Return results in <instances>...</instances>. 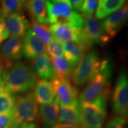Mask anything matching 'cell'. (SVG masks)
<instances>
[{"label":"cell","mask_w":128,"mask_h":128,"mask_svg":"<svg viewBox=\"0 0 128 128\" xmlns=\"http://www.w3.org/2000/svg\"><path fill=\"white\" fill-rule=\"evenodd\" d=\"M1 79L2 86L12 95L30 92L34 89L38 81L33 68L23 62L3 69Z\"/></svg>","instance_id":"cell-1"},{"label":"cell","mask_w":128,"mask_h":128,"mask_svg":"<svg viewBox=\"0 0 128 128\" xmlns=\"http://www.w3.org/2000/svg\"><path fill=\"white\" fill-rule=\"evenodd\" d=\"M112 74L111 62L108 60H104L99 72L90 81L87 87L79 95L78 103H95L106 108L107 102L111 94L110 79Z\"/></svg>","instance_id":"cell-2"},{"label":"cell","mask_w":128,"mask_h":128,"mask_svg":"<svg viewBox=\"0 0 128 128\" xmlns=\"http://www.w3.org/2000/svg\"><path fill=\"white\" fill-rule=\"evenodd\" d=\"M38 103L33 91L22 94L15 98L12 109L10 128H18L24 124L32 123L38 119Z\"/></svg>","instance_id":"cell-3"},{"label":"cell","mask_w":128,"mask_h":128,"mask_svg":"<svg viewBox=\"0 0 128 128\" xmlns=\"http://www.w3.org/2000/svg\"><path fill=\"white\" fill-rule=\"evenodd\" d=\"M46 8L49 23L60 24L76 28H81L84 25V18L74 10L71 3H53L46 1Z\"/></svg>","instance_id":"cell-4"},{"label":"cell","mask_w":128,"mask_h":128,"mask_svg":"<svg viewBox=\"0 0 128 128\" xmlns=\"http://www.w3.org/2000/svg\"><path fill=\"white\" fill-rule=\"evenodd\" d=\"M104 61L97 51L90 50L74 70L71 77L72 82L80 87L88 84L100 71Z\"/></svg>","instance_id":"cell-5"},{"label":"cell","mask_w":128,"mask_h":128,"mask_svg":"<svg viewBox=\"0 0 128 128\" xmlns=\"http://www.w3.org/2000/svg\"><path fill=\"white\" fill-rule=\"evenodd\" d=\"M81 128H103L106 118V108L87 102L78 103Z\"/></svg>","instance_id":"cell-6"},{"label":"cell","mask_w":128,"mask_h":128,"mask_svg":"<svg viewBox=\"0 0 128 128\" xmlns=\"http://www.w3.org/2000/svg\"><path fill=\"white\" fill-rule=\"evenodd\" d=\"M112 108L117 116L127 119L128 111V80L124 71L119 73L112 93Z\"/></svg>","instance_id":"cell-7"},{"label":"cell","mask_w":128,"mask_h":128,"mask_svg":"<svg viewBox=\"0 0 128 128\" xmlns=\"http://www.w3.org/2000/svg\"><path fill=\"white\" fill-rule=\"evenodd\" d=\"M55 95V102L60 106L77 105L79 90L74 86L70 80L54 78L51 81Z\"/></svg>","instance_id":"cell-8"},{"label":"cell","mask_w":128,"mask_h":128,"mask_svg":"<svg viewBox=\"0 0 128 128\" xmlns=\"http://www.w3.org/2000/svg\"><path fill=\"white\" fill-rule=\"evenodd\" d=\"M128 16V7L126 4L102 22L104 34V44H108L116 36L121 28L126 23Z\"/></svg>","instance_id":"cell-9"},{"label":"cell","mask_w":128,"mask_h":128,"mask_svg":"<svg viewBox=\"0 0 128 128\" xmlns=\"http://www.w3.org/2000/svg\"><path fill=\"white\" fill-rule=\"evenodd\" d=\"M84 18L85 20L82 32L85 42L91 46L104 44V34L102 22L93 15Z\"/></svg>","instance_id":"cell-10"},{"label":"cell","mask_w":128,"mask_h":128,"mask_svg":"<svg viewBox=\"0 0 128 128\" xmlns=\"http://www.w3.org/2000/svg\"><path fill=\"white\" fill-rule=\"evenodd\" d=\"M23 38H10L3 44L0 50L2 68L10 67L23 56Z\"/></svg>","instance_id":"cell-11"},{"label":"cell","mask_w":128,"mask_h":128,"mask_svg":"<svg viewBox=\"0 0 128 128\" xmlns=\"http://www.w3.org/2000/svg\"><path fill=\"white\" fill-rule=\"evenodd\" d=\"M49 30L53 38L61 42L86 43L83 39L82 28H73L60 24H53L49 26Z\"/></svg>","instance_id":"cell-12"},{"label":"cell","mask_w":128,"mask_h":128,"mask_svg":"<svg viewBox=\"0 0 128 128\" xmlns=\"http://www.w3.org/2000/svg\"><path fill=\"white\" fill-rule=\"evenodd\" d=\"M6 18L5 21L9 36L23 38L30 24L25 16L22 13H14Z\"/></svg>","instance_id":"cell-13"},{"label":"cell","mask_w":128,"mask_h":128,"mask_svg":"<svg viewBox=\"0 0 128 128\" xmlns=\"http://www.w3.org/2000/svg\"><path fill=\"white\" fill-rule=\"evenodd\" d=\"M60 106L56 102L40 104L38 108V118L44 128H52L59 122Z\"/></svg>","instance_id":"cell-14"},{"label":"cell","mask_w":128,"mask_h":128,"mask_svg":"<svg viewBox=\"0 0 128 128\" xmlns=\"http://www.w3.org/2000/svg\"><path fill=\"white\" fill-rule=\"evenodd\" d=\"M91 49L92 46L86 43L67 42L64 44L65 58L71 66L75 68Z\"/></svg>","instance_id":"cell-15"},{"label":"cell","mask_w":128,"mask_h":128,"mask_svg":"<svg viewBox=\"0 0 128 128\" xmlns=\"http://www.w3.org/2000/svg\"><path fill=\"white\" fill-rule=\"evenodd\" d=\"M45 51V44L29 28L23 40V55L26 58L32 60Z\"/></svg>","instance_id":"cell-16"},{"label":"cell","mask_w":128,"mask_h":128,"mask_svg":"<svg viewBox=\"0 0 128 128\" xmlns=\"http://www.w3.org/2000/svg\"><path fill=\"white\" fill-rule=\"evenodd\" d=\"M36 76L42 80H52L55 78L50 59L46 53L37 56L32 60Z\"/></svg>","instance_id":"cell-17"},{"label":"cell","mask_w":128,"mask_h":128,"mask_svg":"<svg viewBox=\"0 0 128 128\" xmlns=\"http://www.w3.org/2000/svg\"><path fill=\"white\" fill-rule=\"evenodd\" d=\"M37 103L44 104L55 101V95L50 82L46 80H38L33 91Z\"/></svg>","instance_id":"cell-18"},{"label":"cell","mask_w":128,"mask_h":128,"mask_svg":"<svg viewBox=\"0 0 128 128\" xmlns=\"http://www.w3.org/2000/svg\"><path fill=\"white\" fill-rule=\"evenodd\" d=\"M25 6L32 20L44 24L49 23L46 0H28Z\"/></svg>","instance_id":"cell-19"},{"label":"cell","mask_w":128,"mask_h":128,"mask_svg":"<svg viewBox=\"0 0 128 128\" xmlns=\"http://www.w3.org/2000/svg\"><path fill=\"white\" fill-rule=\"evenodd\" d=\"M126 0H98L96 17L98 20L107 17L124 6Z\"/></svg>","instance_id":"cell-20"},{"label":"cell","mask_w":128,"mask_h":128,"mask_svg":"<svg viewBox=\"0 0 128 128\" xmlns=\"http://www.w3.org/2000/svg\"><path fill=\"white\" fill-rule=\"evenodd\" d=\"M52 64L55 78L71 79L72 74L74 68L66 60L65 57L58 56L51 58Z\"/></svg>","instance_id":"cell-21"},{"label":"cell","mask_w":128,"mask_h":128,"mask_svg":"<svg viewBox=\"0 0 128 128\" xmlns=\"http://www.w3.org/2000/svg\"><path fill=\"white\" fill-rule=\"evenodd\" d=\"M59 122L80 126L78 104L60 106Z\"/></svg>","instance_id":"cell-22"},{"label":"cell","mask_w":128,"mask_h":128,"mask_svg":"<svg viewBox=\"0 0 128 128\" xmlns=\"http://www.w3.org/2000/svg\"><path fill=\"white\" fill-rule=\"evenodd\" d=\"M1 16L6 18L10 14L22 13L24 2L22 0H0Z\"/></svg>","instance_id":"cell-23"},{"label":"cell","mask_w":128,"mask_h":128,"mask_svg":"<svg viewBox=\"0 0 128 128\" xmlns=\"http://www.w3.org/2000/svg\"><path fill=\"white\" fill-rule=\"evenodd\" d=\"M30 28L44 44H48L54 39L49 30V26L38 23L36 21L32 20L30 24Z\"/></svg>","instance_id":"cell-24"},{"label":"cell","mask_w":128,"mask_h":128,"mask_svg":"<svg viewBox=\"0 0 128 128\" xmlns=\"http://www.w3.org/2000/svg\"><path fill=\"white\" fill-rule=\"evenodd\" d=\"M15 97L3 86L0 92V114L11 111L13 108Z\"/></svg>","instance_id":"cell-25"},{"label":"cell","mask_w":128,"mask_h":128,"mask_svg":"<svg viewBox=\"0 0 128 128\" xmlns=\"http://www.w3.org/2000/svg\"><path fill=\"white\" fill-rule=\"evenodd\" d=\"M48 56L51 58L62 56L64 53V44L57 40H52L46 48Z\"/></svg>","instance_id":"cell-26"},{"label":"cell","mask_w":128,"mask_h":128,"mask_svg":"<svg viewBox=\"0 0 128 128\" xmlns=\"http://www.w3.org/2000/svg\"><path fill=\"white\" fill-rule=\"evenodd\" d=\"M97 4L98 0H84L80 10V15L83 18L92 16L97 8Z\"/></svg>","instance_id":"cell-27"},{"label":"cell","mask_w":128,"mask_h":128,"mask_svg":"<svg viewBox=\"0 0 128 128\" xmlns=\"http://www.w3.org/2000/svg\"><path fill=\"white\" fill-rule=\"evenodd\" d=\"M126 119L119 116L113 117L108 121L104 128H125Z\"/></svg>","instance_id":"cell-28"},{"label":"cell","mask_w":128,"mask_h":128,"mask_svg":"<svg viewBox=\"0 0 128 128\" xmlns=\"http://www.w3.org/2000/svg\"><path fill=\"white\" fill-rule=\"evenodd\" d=\"M12 117V110L0 114V128H10Z\"/></svg>","instance_id":"cell-29"},{"label":"cell","mask_w":128,"mask_h":128,"mask_svg":"<svg viewBox=\"0 0 128 128\" xmlns=\"http://www.w3.org/2000/svg\"><path fill=\"white\" fill-rule=\"evenodd\" d=\"M8 36L9 35L6 27L5 18L1 17H0V44L6 40Z\"/></svg>","instance_id":"cell-30"},{"label":"cell","mask_w":128,"mask_h":128,"mask_svg":"<svg viewBox=\"0 0 128 128\" xmlns=\"http://www.w3.org/2000/svg\"><path fill=\"white\" fill-rule=\"evenodd\" d=\"M72 7L76 12L80 11L84 0H70Z\"/></svg>","instance_id":"cell-31"},{"label":"cell","mask_w":128,"mask_h":128,"mask_svg":"<svg viewBox=\"0 0 128 128\" xmlns=\"http://www.w3.org/2000/svg\"><path fill=\"white\" fill-rule=\"evenodd\" d=\"M52 128H81L79 126L72 125V124H63V123H60L56 124Z\"/></svg>","instance_id":"cell-32"},{"label":"cell","mask_w":128,"mask_h":128,"mask_svg":"<svg viewBox=\"0 0 128 128\" xmlns=\"http://www.w3.org/2000/svg\"><path fill=\"white\" fill-rule=\"evenodd\" d=\"M18 128H39L37 124L34 123H28V124H22Z\"/></svg>","instance_id":"cell-33"},{"label":"cell","mask_w":128,"mask_h":128,"mask_svg":"<svg viewBox=\"0 0 128 128\" xmlns=\"http://www.w3.org/2000/svg\"><path fill=\"white\" fill-rule=\"evenodd\" d=\"M50 2L53 3H56V2H66L70 3V0H47Z\"/></svg>","instance_id":"cell-34"},{"label":"cell","mask_w":128,"mask_h":128,"mask_svg":"<svg viewBox=\"0 0 128 128\" xmlns=\"http://www.w3.org/2000/svg\"><path fill=\"white\" fill-rule=\"evenodd\" d=\"M3 87L2 83V79H1V70H0V92H1Z\"/></svg>","instance_id":"cell-35"},{"label":"cell","mask_w":128,"mask_h":128,"mask_svg":"<svg viewBox=\"0 0 128 128\" xmlns=\"http://www.w3.org/2000/svg\"><path fill=\"white\" fill-rule=\"evenodd\" d=\"M1 54H0V64H1ZM1 68V66H0Z\"/></svg>","instance_id":"cell-36"},{"label":"cell","mask_w":128,"mask_h":128,"mask_svg":"<svg viewBox=\"0 0 128 128\" xmlns=\"http://www.w3.org/2000/svg\"><path fill=\"white\" fill-rule=\"evenodd\" d=\"M2 17V16H1V10H0V17Z\"/></svg>","instance_id":"cell-37"},{"label":"cell","mask_w":128,"mask_h":128,"mask_svg":"<svg viewBox=\"0 0 128 128\" xmlns=\"http://www.w3.org/2000/svg\"><path fill=\"white\" fill-rule=\"evenodd\" d=\"M22 1H23L24 2H26V1H28V0H22Z\"/></svg>","instance_id":"cell-38"},{"label":"cell","mask_w":128,"mask_h":128,"mask_svg":"<svg viewBox=\"0 0 128 128\" xmlns=\"http://www.w3.org/2000/svg\"><path fill=\"white\" fill-rule=\"evenodd\" d=\"M2 70V69H1V68H0V70Z\"/></svg>","instance_id":"cell-39"}]
</instances>
